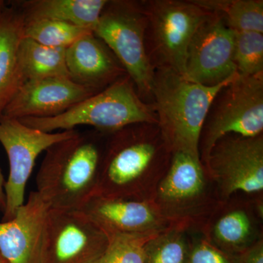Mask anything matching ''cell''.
Masks as SVG:
<instances>
[{
	"label": "cell",
	"instance_id": "5bb4252c",
	"mask_svg": "<svg viewBox=\"0 0 263 263\" xmlns=\"http://www.w3.org/2000/svg\"><path fill=\"white\" fill-rule=\"evenodd\" d=\"M97 93L69 78L31 81L17 89L2 117L18 120L24 118L54 117Z\"/></svg>",
	"mask_w": 263,
	"mask_h": 263
},
{
	"label": "cell",
	"instance_id": "ba28073f",
	"mask_svg": "<svg viewBox=\"0 0 263 263\" xmlns=\"http://www.w3.org/2000/svg\"><path fill=\"white\" fill-rule=\"evenodd\" d=\"M205 174L200 159L174 152L152 202L164 217L176 226L187 228L198 216L211 214L217 207L209 197Z\"/></svg>",
	"mask_w": 263,
	"mask_h": 263
},
{
	"label": "cell",
	"instance_id": "277c9868",
	"mask_svg": "<svg viewBox=\"0 0 263 263\" xmlns=\"http://www.w3.org/2000/svg\"><path fill=\"white\" fill-rule=\"evenodd\" d=\"M19 121L46 133L86 125L109 134L130 124L159 123L153 105L140 98L128 75L57 117L24 118Z\"/></svg>",
	"mask_w": 263,
	"mask_h": 263
},
{
	"label": "cell",
	"instance_id": "484cf974",
	"mask_svg": "<svg viewBox=\"0 0 263 263\" xmlns=\"http://www.w3.org/2000/svg\"><path fill=\"white\" fill-rule=\"evenodd\" d=\"M186 263H238L237 257L217 248L206 238L190 243Z\"/></svg>",
	"mask_w": 263,
	"mask_h": 263
},
{
	"label": "cell",
	"instance_id": "4316f807",
	"mask_svg": "<svg viewBox=\"0 0 263 263\" xmlns=\"http://www.w3.org/2000/svg\"><path fill=\"white\" fill-rule=\"evenodd\" d=\"M236 257L238 263H263L262 238H259Z\"/></svg>",
	"mask_w": 263,
	"mask_h": 263
},
{
	"label": "cell",
	"instance_id": "7c38bea8",
	"mask_svg": "<svg viewBox=\"0 0 263 263\" xmlns=\"http://www.w3.org/2000/svg\"><path fill=\"white\" fill-rule=\"evenodd\" d=\"M235 32L211 13L199 26L186 53L184 77L204 86L220 84L236 73Z\"/></svg>",
	"mask_w": 263,
	"mask_h": 263
},
{
	"label": "cell",
	"instance_id": "d6986e66",
	"mask_svg": "<svg viewBox=\"0 0 263 263\" xmlns=\"http://www.w3.org/2000/svg\"><path fill=\"white\" fill-rule=\"evenodd\" d=\"M107 0H29L21 3L24 19H51L94 32Z\"/></svg>",
	"mask_w": 263,
	"mask_h": 263
},
{
	"label": "cell",
	"instance_id": "3957f363",
	"mask_svg": "<svg viewBox=\"0 0 263 263\" xmlns=\"http://www.w3.org/2000/svg\"><path fill=\"white\" fill-rule=\"evenodd\" d=\"M103 148L95 134L78 132L46 151L36 192L52 209L80 210L98 186Z\"/></svg>",
	"mask_w": 263,
	"mask_h": 263
},
{
	"label": "cell",
	"instance_id": "7402d4cb",
	"mask_svg": "<svg viewBox=\"0 0 263 263\" xmlns=\"http://www.w3.org/2000/svg\"><path fill=\"white\" fill-rule=\"evenodd\" d=\"M94 32L90 29L51 19L25 20L24 37L56 48L66 49L83 36Z\"/></svg>",
	"mask_w": 263,
	"mask_h": 263
},
{
	"label": "cell",
	"instance_id": "44dd1931",
	"mask_svg": "<svg viewBox=\"0 0 263 263\" xmlns=\"http://www.w3.org/2000/svg\"><path fill=\"white\" fill-rule=\"evenodd\" d=\"M195 5L219 15L233 31L263 33L262 0H193Z\"/></svg>",
	"mask_w": 263,
	"mask_h": 263
},
{
	"label": "cell",
	"instance_id": "30bf717a",
	"mask_svg": "<svg viewBox=\"0 0 263 263\" xmlns=\"http://www.w3.org/2000/svg\"><path fill=\"white\" fill-rule=\"evenodd\" d=\"M206 174L217 183L224 202L237 192L263 190V138L228 135L216 142L205 162Z\"/></svg>",
	"mask_w": 263,
	"mask_h": 263
},
{
	"label": "cell",
	"instance_id": "ac0fdd59",
	"mask_svg": "<svg viewBox=\"0 0 263 263\" xmlns=\"http://www.w3.org/2000/svg\"><path fill=\"white\" fill-rule=\"evenodd\" d=\"M218 215L212 213L214 218L204 230L209 241L226 253L232 256L240 253L254 245L256 233L253 216L249 209L243 207H230L219 211Z\"/></svg>",
	"mask_w": 263,
	"mask_h": 263
},
{
	"label": "cell",
	"instance_id": "8992f818",
	"mask_svg": "<svg viewBox=\"0 0 263 263\" xmlns=\"http://www.w3.org/2000/svg\"><path fill=\"white\" fill-rule=\"evenodd\" d=\"M147 17L146 46L154 68L184 76L186 53L194 34L211 14L193 1L142 2Z\"/></svg>",
	"mask_w": 263,
	"mask_h": 263
},
{
	"label": "cell",
	"instance_id": "9a60e30c",
	"mask_svg": "<svg viewBox=\"0 0 263 263\" xmlns=\"http://www.w3.org/2000/svg\"><path fill=\"white\" fill-rule=\"evenodd\" d=\"M50 206L31 192L11 220L0 222V253L9 263H42Z\"/></svg>",
	"mask_w": 263,
	"mask_h": 263
},
{
	"label": "cell",
	"instance_id": "5b68a950",
	"mask_svg": "<svg viewBox=\"0 0 263 263\" xmlns=\"http://www.w3.org/2000/svg\"><path fill=\"white\" fill-rule=\"evenodd\" d=\"M147 17L143 5L131 1H108L94 33L117 57L140 98L152 100L155 68L146 46Z\"/></svg>",
	"mask_w": 263,
	"mask_h": 263
},
{
	"label": "cell",
	"instance_id": "e0dca14e",
	"mask_svg": "<svg viewBox=\"0 0 263 263\" xmlns=\"http://www.w3.org/2000/svg\"><path fill=\"white\" fill-rule=\"evenodd\" d=\"M24 25L19 9L5 7L0 12V117L18 88V55Z\"/></svg>",
	"mask_w": 263,
	"mask_h": 263
},
{
	"label": "cell",
	"instance_id": "2e32d148",
	"mask_svg": "<svg viewBox=\"0 0 263 263\" xmlns=\"http://www.w3.org/2000/svg\"><path fill=\"white\" fill-rule=\"evenodd\" d=\"M65 54L71 80L97 92L127 75L117 57L94 32L66 48Z\"/></svg>",
	"mask_w": 263,
	"mask_h": 263
},
{
	"label": "cell",
	"instance_id": "ffe728a7",
	"mask_svg": "<svg viewBox=\"0 0 263 263\" xmlns=\"http://www.w3.org/2000/svg\"><path fill=\"white\" fill-rule=\"evenodd\" d=\"M65 51L64 48L48 47L23 37L18 49V88L26 83L48 78L70 79L66 64Z\"/></svg>",
	"mask_w": 263,
	"mask_h": 263
},
{
	"label": "cell",
	"instance_id": "9c48e42d",
	"mask_svg": "<svg viewBox=\"0 0 263 263\" xmlns=\"http://www.w3.org/2000/svg\"><path fill=\"white\" fill-rule=\"evenodd\" d=\"M78 132L46 133L29 127L18 119L0 117V143L10 165L9 176L5 183L3 221L13 219L25 202L26 187L38 156L55 143L72 138Z\"/></svg>",
	"mask_w": 263,
	"mask_h": 263
},
{
	"label": "cell",
	"instance_id": "8fae6325",
	"mask_svg": "<svg viewBox=\"0 0 263 263\" xmlns=\"http://www.w3.org/2000/svg\"><path fill=\"white\" fill-rule=\"evenodd\" d=\"M108 243V235L81 211L50 209L42 263H93Z\"/></svg>",
	"mask_w": 263,
	"mask_h": 263
},
{
	"label": "cell",
	"instance_id": "6da1fadb",
	"mask_svg": "<svg viewBox=\"0 0 263 263\" xmlns=\"http://www.w3.org/2000/svg\"><path fill=\"white\" fill-rule=\"evenodd\" d=\"M172 155L158 124H130L110 133L95 195L152 200Z\"/></svg>",
	"mask_w": 263,
	"mask_h": 263
},
{
	"label": "cell",
	"instance_id": "f1b7e54d",
	"mask_svg": "<svg viewBox=\"0 0 263 263\" xmlns=\"http://www.w3.org/2000/svg\"><path fill=\"white\" fill-rule=\"evenodd\" d=\"M0 263H9L5 259V257L0 253Z\"/></svg>",
	"mask_w": 263,
	"mask_h": 263
},
{
	"label": "cell",
	"instance_id": "4fadbf2b",
	"mask_svg": "<svg viewBox=\"0 0 263 263\" xmlns=\"http://www.w3.org/2000/svg\"><path fill=\"white\" fill-rule=\"evenodd\" d=\"M80 211L108 237L117 234L159 235L179 227L164 217L152 200L94 195Z\"/></svg>",
	"mask_w": 263,
	"mask_h": 263
},
{
	"label": "cell",
	"instance_id": "7a4b0ae2",
	"mask_svg": "<svg viewBox=\"0 0 263 263\" xmlns=\"http://www.w3.org/2000/svg\"><path fill=\"white\" fill-rule=\"evenodd\" d=\"M237 76L236 72L220 84L208 86L192 82L169 69H155L152 104L172 153L184 152L200 159V137L211 106Z\"/></svg>",
	"mask_w": 263,
	"mask_h": 263
},
{
	"label": "cell",
	"instance_id": "52a82bcc",
	"mask_svg": "<svg viewBox=\"0 0 263 263\" xmlns=\"http://www.w3.org/2000/svg\"><path fill=\"white\" fill-rule=\"evenodd\" d=\"M262 131L263 73L238 74L221 89L211 106L200 137V160L206 161L213 147L223 137L236 135L253 138L261 136Z\"/></svg>",
	"mask_w": 263,
	"mask_h": 263
},
{
	"label": "cell",
	"instance_id": "cb8c5ba5",
	"mask_svg": "<svg viewBox=\"0 0 263 263\" xmlns=\"http://www.w3.org/2000/svg\"><path fill=\"white\" fill-rule=\"evenodd\" d=\"M234 62L237 73L252 76L263 73V33L234 31Z\"/></svg>",
	"mask_w": 263,
	"mask_h": 263
},
{
	"label": "cell",
	"instance_id": "d4e9b609",
	"mask_svg": "<svg viewBox=\"0 0 263 263\" xmlns=\"http://www.w3.org/2000/svg\"><path fill=\"white\" fill-rule=\"evenodd\" d=\"M157 235H112L104 253L93 263H144V247Z\"/></svg>",
	"mask_w": 263,
	"mask_h": 263
},
{
	"label": "cell",
	"instance_id": "603a6c76",
	"mask_svg": "<svg viewBox=\"0 0 263 263\" xmlns=\"http://www.w3.org/2000/svg\"><path fill=\"white\" fill-rule=\"evenodd\" d=\"M185 232L186 228L175 227L148 240L144 263H186L190 243Z\"/></svg>",
	"mask_w": 263,
	"mask_h": 263
},
{
	"label": "cell",
	"instance_id": "83f0119b",
	"mask_svg": "<svg viewBox=\"0 0 263 263\" xmlns=\"http://www.w3.org/2000/svg\"><path fill=\"white\" fill-rule=\"evenodd\" d=\"M5 183L4 177L0 169V208L3 209V211L5 208Z\"/></svg>",
	"mask_w": 263,
	"mask_h": 263
},
{
	"label": "cell",
	"instance_id": "f546056e",
	"mask_svg": "<svg viewBox=\"0 0 263 263\" xmlns=\"http://www.w3.org/2000/svg\"><path fill=\"white\" fill-rule=\"evenodd\" d=\"M5 7V2L2 1V0H0V12L3 10V8H4Z\"/></svg>",
	"mask_w": 263,
	"mask_h": 263
}]
</instances>
